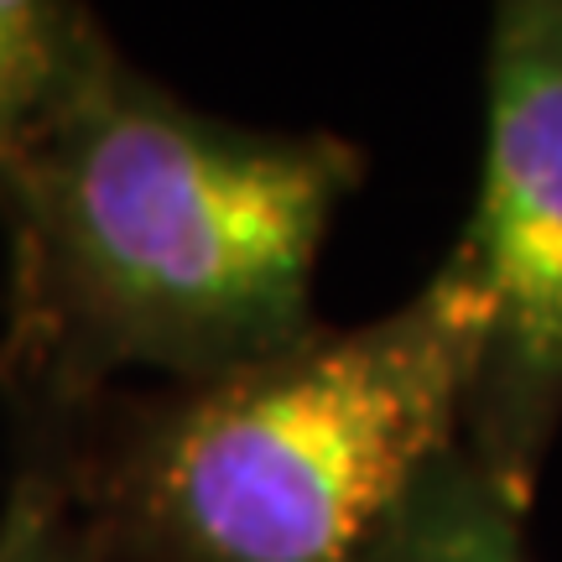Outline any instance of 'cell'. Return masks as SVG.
I'll return each instance as SVG.
<instances>
[{
	"mask_svg": "<svg viewBox=\"0 0 562 562\" xmlns=\"http://www.w3.org/2000/svg\"><path fill=\"white\" fill-rule=\"evenodd\" d=\"M521 521L526 510L453 448L402 501L370 562H537Z\"/></svg>",
	"mask_w": 562,
	"mask_h": 562,
	"instance_id": "obj_5",
	"label": "cell"
},
{
	"mask_svg": "<svg viewBox=\"0 0 562 562\" xmlns=\"http://www.w3.org/2000/svg\"><path fill=\"white\" fill-rule=\"evenodd\" d=\"M484 302L448 250L381 318L313 328L220 381L104 391L26 427L115 562H370L463 448Z\"/></svg>",
	"mask_w": 562,
	"mask_h": 562,
	"instance_id": "obj_2",
	"label": "cell"
},
{
	"mask_svg": "<svg viewBox=\"0 0 562 562\" xmlns=\"http://www.w3.org/2000/svg\"><path fill=\"white\" fill-rule=\"evenodd\" d=\"M360 182L349 136L224 121L115 53L0 172V385L21 427L125 375L199 385L307 339L323 245Z\"/></svg>",
	"mask_w": 562,
	"mask_h": 562,
	"instance_id": "obj_1",
	"label": "cell"
},
{
	"mask_svg": "<svg viewBox=\"0 0 562 562\" xmlns=\"http://www.w3.org/2000/svg\"><path fill=\"white\" fill-rule=\"evenodd\" d=\"M121 47L74 0H0V172L83 100Z\"/></svg>",
	"mask_w": 562,
	"mask_h": 562,
	"instance_id": "obj_4",
	"label": "cell"
},
{
	"mask_svg": "<svg viewBox=\"0 0 562 562\" xmlns=\"http://www.w3.org/2000/svg\"><path fill=\"white\" fill-rule=\"evenodd\" d=\"M453 256L484 302L463 459L531 510L562 427V0L490 21L480 193Z\"/></svg>",
	"mask_w": 562,
	"mask_h": 562,
	"instance_id": "obj_3",
	"label": "cell"
},
{
	"mask_svg": "<svg viewBox=\"0 0 562 562\" xmlns=\"http://www.w3.org/2000/svg\"><path fill=\"white\" fill-rule=\"evenodd\" d=\"M0 562H115L74 510L58 469L32 448H21L0 501Z\"/></svg>",
	"mask_w": 562,
	"mask_h": 562,
	"instance_id": "obj_6",
	"label": "cell"
}]
</instances>
